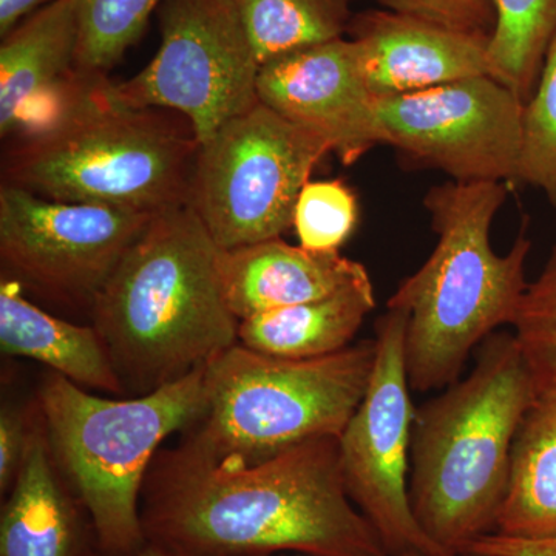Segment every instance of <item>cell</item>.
Listing matches in <instances>:
<instances>
[{
	"label": "cell",
	"instance_id": "1",
	"mask_svg": "<svg viewBox=\"0 0 556 556\" xmlns=\"http://www.w3.org/2000/svg\"><path fill=\"white\" fill-rule=\"evenodd\" d=\"M150 473L142 527L175 556H390L348 495L339 438L254 466L163 453Z\"/></svg>",
	"mask_w": 556,
	"mask_h": 556
},
{
	"label": "cell",
	"instance_id": "2",
	"mask_svg": "<svg viewBox=\"0 0 556 556\" xmlns=\"http://www.w3.org/2000/svg\"><path fill=\"white\" fill-rule=\"evenodd\" d=\"M200 142L190 124L121 101L76 73L60 104L2 156V185L64 203L159 214L188 204Z\"/></svg>",
	"mask_w": 556,
	"mask_h": 556
},
{
	"label": "cell",
	"instance_id": "3",
	"mask_svg": "<svg viewBox=\"0 0 556 556\" xmlns=\"http://www.w3.org/2000/svg\"><path fill=\"white\" fill-rule=\"evenodd\" d=\"M536 394L514 332L495 331L478 346L467 378L416 408L409 501L444 554H466L496 532L515 438Z\"/></svg>",
	"mask_w": 556,
	"mask_h": 556
},
{
	"label": "cell",
	"instance_id": "4",
	"mask_svg": "<svg viewBox=\"0 0 556 556\" xmlns=\"http://www.w3.org/2000/svg\"><path fill=\"white\" fill-rule=\"evenodd\" d=\"M219 251L185 204L153 215L121 260L91 314L123 386L152 393L239 343Z\"/></svg>",
	"mask_w": 556,
	"mask_h": 556
},
{
	"label": "cell",
	"instance_id": "5",
	"mask_svg": "<svg viewBox=\"0 0 556 556\" xmlns=\"http://www.w3.org/2000/svg\"><path fill=\"white\" fill-rule=\"evenodd\" d=\"M506 200V182L497 181H452L424 197L437 248L387 302L408 313L405 362L413 391L455 383L473 351L517 317L532 241L522 230L507 254L493 251V219Z\"/></svg>",
	"mask_w": 556,
	"mask_h": 556
},
{
	"label": "cell",
	"instance_id": "6",
	"mask_svg": "<svg viewBox=\"0 0 556 556\" xmlns=\"http://www.w3.org/2000/svg\"><path fill=\"white\" fill-rule=\"evenodd\" d=\"M376 340L329 356H269L236 343L204 365L206 405L182 431V452L254 464L320 438H340L367 393Z\"/></svg>",
	"mask_w": 556,
	"mask_h": 556
},
{
	"label": "cell",
	"instance_id": "7",
	"mask_svg": "<svg viewBox=\"0 0 556 556\" xmlns=\"http://www.w3.org/2000/svg\"><path fill=\"white\" fill-rule=\"evenodd\" d=\"M51 448L89 514L105 556L148 544L139 496L164 439L186 431L206 405L204 365L131 399L98 397L50 372L39 391Z\"/></svg>",
	"mask_w": 556,
	"mask_h": 556
},
{
	"label": "cell",
	"instance_id": "8",
	"mask_svg": "<svg viewBox=\"0 0 556 556\" xmlns=\"http://www.w3.org/2000/svg\"><path fill=\"white\" fill-rule=\"evenodd\" d=\"M328 153L324 138L258 102L200 144L188 206L223 251L278 239Z\"/></svg>",
	"mask_w": 556,
	"mask_h": 556
},
{
	"label": "cell",
	"instance_id": "9",
	"mask_svg": "<svg viewBox=\"0 0 556 556\" xmlns=\"http://www.w3.org/2000/svg\"><path fill=\"white\" fill-rule=\"evenodd\" d=\"M161 47L134 78L115 84L137 109L174 110L200 144L258 104V62L236 0H164Z\"/></svg>",
	"mask_w": 556,
	"mask_h": 556
},
{
	"label": "cell",
	"instance_id": "10",
	"mask_svg": "<svg viewBox=\"0 0 556 556\" xmlns=\"http://www.w3.org/2000/svg\"><path fill=\"white\" fill-rule=\"evenodd\" d=\"M407 324V311L388 306L376 321L375 368L340 434V468L348 495L375 527L388 555L448 556L420 529L409 501L416 408L405 362Z\"/></svg>",
	"mask_w": 556,
	"mask_h": 556
},
{
	"label": "cell",
	"instance_id": "11",
	"mask_svg": "<svg viewBox=\"0 0 556 556\" xmlns=\"http://www.w3.org/2000/svg\"><path fill=\"white\" fill-rule=\"evenodd\" d=\"M380 144L457 182H518L525 102L475 76L376 102Z\"/></svg>",
	"mask_w": 556,
	"mask_h": 556
},
{
	"label": "cell",
	"instance_id": "12",
	"mask_svg": "<svg viewBox=\"0 0 556 556\" xmlns=\"http://www.w3.org/2000/svg\"><path fill=\"white\" fill-rule=\"evenodd\" d=\"M153 215L0 186V258L14 280L91 308Z\"/></svg>",
	"mask_w": 556,
	"mask_h": 556
},
{
	"label": "cell",
	"instance_id": "13",
	"mask_svg": "<svg viewBox=\"0 0 556 556\" xmlns=\"http://www.w3.org/2000/svg\"><path fill=\"white\" fill-rule=\"evenodd\" d=\"M258 100L331 146L345 166L380 144L375 94L353 39L292 51L260 68Z\"/></svg>",
	"mask_w": 556,
	"mask_h": 556
},
{
	"label": "cell",
	"instance_id": "14",
	"mask_svg": "<svg viewBox=\"0 0 556 556\" xmlns=\"http://www.w3.org/2000/svg\"><path fill=\"white\" fill-rule=\"evenodd\" d=\"M348 33L356 42L362 73L376 100L490 76V36L388 10L354 14Z\"/></svg>",
	"mask_w": 556,
	"mask_h": 556
},
{
	"label": "cell",
	"instance_id": "15",
	"mask_svg": "<svg viewBox=\"0 0 556 556\" xmlns=\"http://www.w3.org/2000/svg\"><path fill=\"white\" fill-rule=\"evenodd\" d=\"M76 0H54L3 38L0 135L17 138L50 115L76 78Z\"/></svg>",
	"mask_w": 556,
	"mask_h": 556
},
{
	"label": "cell",
	"instance_id": "16",
	"mask_svg": "<svg viewBox=\"0 0 556 556\" xmlns=\"http://www.w3.org/2000/svg\"><path fill=\"white\" fill-rule=\"evenodd\" d=\"M219 278L239 320L324 299L368 277V270L340 251L291 247L281 237L219 251Z\"/></svg>",
	"mask_w": 556,
	"mask_h": 556
},
{
	"label": "cell",
	"instance_id": "17",
	"mask_svg": "<svg viewBox=\"0 0 556 556\" xmlns=\"http://www.w3.org/2000/svg\"><path fill=\"white\" fill-rule=\"evenodd\" d=\"M0 350L46 364L76 386L112 394L124 391L97 328L50 316L24 298L14 278L0 281Z\"/></svg>",
	"mask_w": 556,
	"mask_h": 556
},
{
	"label": "cell",
	"instance_id": "18",
	"mask_svg": "<svg viewBox=\"0 0 556 556\" xmlns=\"http://www.w3.org/2000/svg\"><path fill=\"white\" fill-rule=\"evenodd\" d=\"M375 308L368 276L327 298L241 320L239 343L276 357L329 356L353 345L365 317Z\"/></svg>",
	"mask_w": 556,
	"mask_h": 556
},
{
	"label": "cell",
	"instance_id": "19",
	"mask_svg": "<svg viewBox=\"0 0 556 556\" xmlns=\"http://www.w3.org/2000/svg\"><path fill=\"white\" fill-rule=\"evenodd\" d=\"M0 556H79V525L49 445L30 433L24 463L0 517Z\"/></svg>",
	"mask_w": 556,
	"mask_h": 556
},
{
	"label": "cell",
	"instance_id": "20",
	"mask_svg": "<svg viewBox=\"0 0 556 556\" xmlns=\"http://www.w3.org/2000/svg\"><path fill=\"white\" fill-rule=\"evenodd\" d=\"M495 533L522 540L556 538V386L538 391L522 417Z\"/></svg>",
	"mask_w": 556,
	"mask_h": 556
},
{
	"label": "cell",
	"instance_id": "21",
	"mask_svg": "<svg viewBox=\"0 0 556 556\" xmlns=\"http://www.w3.org/2000/svg\"><path fill=\"white\" fill-rule=\"evenodd\" d=\"M260 64L340 39L350 31L351 0H236Z\"/></svg>",
	"mask_w": 556,
	"mask_h": 556
},
{
	"label": "cell",
	"instance_id": "22",
	"mask_svg": "<svg viewBox=\"0 0 556 556\" xmlns=\"http://www.w3.org/2000/svg\"><path fill=\"white\" fill-rule=\"evenodd\" d=\"M493 5L490 76L515 91L526 105L535 93L556 35V0H493Z\"/></svg>",
	"mask_w": 556,
	"mask_h": 556
},
{
	"label": "cell",
	"instance_id": "23",
	"mask_svg": "<svg viewBox=\"0 0 556 556\" xmlns=\"http://www.w3.org/2000/svg\"><path fill=\"white\" fill-rule=\"evenodd\" d=\"M164 0H76L78 54L76 68L86 75H105L134 46L150 14Z\"/></svg>",
	"mask_w": 556,
	"mask_h": 556
},
{
	"label": "cell",
	"instance_id": "24",
	"mask_svg": "<svg viewBox=\"0 0 556 556\" xmlns=\"http://www.w3.org/2000/svg\"><path fill=\"white\" fill-rule=\"evenodd\" d=\"M518 182L541 190L556 208V35L535 93L525 105Z\"/></svg>",
	"mask_w": 556,
	"mask_h": 556
},
{
	"label": "cell",
	"instance_id": "25",
	"mask_svg": "<svg viewBox=\"0 0 556 556\" xmlns=\"http://www.w3.org/2000/svg\"><path fill=\"white\" fill-rule=\"evenodd\" d=\"M511 327L536 390L556 386V243L540 276L527 285Z\"/></svg>",
	"mask_w": 556,
	"mask_h": 556
},
{
	"label": "cell",
	"instance_id": "26",
	"mask_svg": "<svg viewBox=\"0 0 556 556\" xmlns=\"http://www.w3.org/2000/svg\"><path fill=\"white\" fill-rule=\"evenodd\" d=\"M358 222L357 197L342 179L309 181L294 211L300 247L311 251H340Z\"/></svg>",
	"mask_w": 556,
	"mask_h": 556
},
{
	"label": "cell",
	"instance_id": "27",
	"mask_svg": "<svg viewBox=\"0 0 556 556\" xmlns=\"http://www.w3.org/2000/svg\"><path fill=\"white\" fill-rule=\"evenodd\" d=\"M383 9L470 35L490 36L495 27L493 0H376Z\"/></svg>",
	"mask_w": 556,
	"mask_h": 556
},
{
	"label": "cell",
	"instance_id": "28",
	"mask_svg": "<svg viewBox=\"0 0 556 556\" xmlns=\"http://www.w3.org/2000/svg\"><path fill=\"white\" fill-rule=\"evenodd\" d=\"M30 433L16 409L3 407L0 413V489L13 486L24 463Z\"/></svg>",
	"mask_w": 556,
	"mask_h": 556
},
{
	"label": "cell",
	"instance_id": "29",
	"mask_svg": "<svg viewBox=\"0 0 556 556\" xmlns=\"http://www.w3.org/2000/svg\"><path fill=\"white\" fill-rule=\"evenodd\" d=\"M468 552L485 556H556V538L522 540L490 533L475 543Z\"/></svg>",
	"mask_w": 556,
	"mask_h": 556
},
{
	"label": "cell",
	"instance_id": "30",
	"mask_svg": "<svg viewBox=\"0 0 556 556\" xmlns=\"http://www.w3.org/2000/svg\"><path fill=\"white\" fill-rule=\"evenodd\" d=\"M54 0H0V36L5 38L21 22Z\"/></svg>",
	"mask_w": 556,
	"mask_h": 556
},
{
	"label": "cell",
	"instance_id": "31",
	"mask_svg": "<svg viewBox=\"0 0 556 556\" xmlns=\"http://www.w3.org/2000/svg\"><path fill=\"white\" fill-rule=\"evenodd\" d=\"M87 556H105L102 555H87ZM134 556H175L174 554H170V552H167L166 548L156 546V544L149 543L146 544L144 547L141 548V551L138 552L137 555Z\"/></svg>",
	"mask_w": 556,
	"mask_h": 556
},
{
	"label": "cell",
	"instance_id": "32",
	"mask_svg": "<svg viewBox=\"0 0 556 556\" xmlns=\"http://www.w3.org/2000/svg\"><path fill=\"white\" fill-rule=\"evenodd\" d=\"M291 556H308V555H291ZM401 556H426V555H420V554H405V555H401Z\"/></svg>",
	"mask_w": 556,
	"mask_h": 556
},
{
	"label": "cell",
	"instance_id": "33",
	"mask_svg": "<svg viewBox=\"0 0 556 556\" xmlns=\"http://www.w3.org/2000/svg\"><path fill=\"white\" fill-rule=\"evenodd\" d=\"M460 556H485V555L471 554V552H467V554H463Z\"/></svg>",
	"mask_w": 556,
	"mask_h": 556
}]
</instances>
